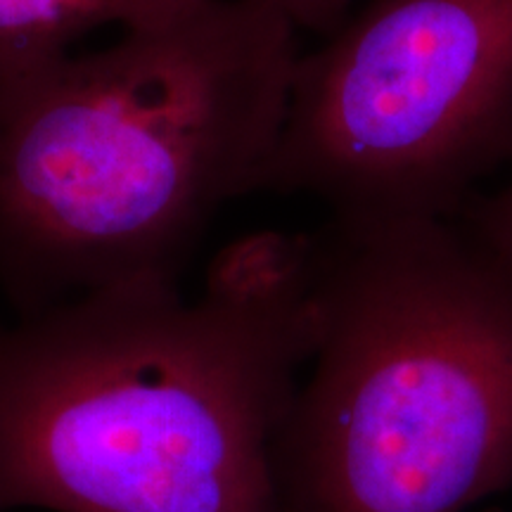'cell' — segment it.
Instances as JSON below:
<instances>
[{
	"mask_svg": "<svg viewBox=\"0 0 512 512\" xmlns=\"http://www.w3.org/2000/svg\"><path fill=\"white\" fill-rule=\"evenodd\" d=\"M313 349V235H247L176 280L0 323V512H280Z\"/></svg>",
	"mask_w": 512,
	"mask_h": 512,
	"instance_id": "1",
	"label": "cell"
},
{
	"mask_svg": "<svg viewBox=\"0 0 512 512\" xmlns=\"http://www.w3.org/2000/svg\"><path fill=\"white\" fill-rule=\"evenodd\" d=\"M297 27L204 0L0 86V290L19 316L176 280L216 211L264 188Z\"/></svg>",
	"mask_w": 512,
	"mask_h": 512,
	"instance_id": "2",
	"label": "cell"
},
{
	"mask_svg": "<svg viewBox=\"0 0 512 512\" xmlns=\"http://www.w3.org/2000/svg\"><path fill=\"white\" fill-rule=\"evenodd\" d=\"M280 512H463L512 482V268L458 216L313 235Z\"/></svg>",
	"mask_w": 512,
	"mask_h": 512,
	"instance_id": "3",
	"label": "cell"
},
{
	"mask_svg": "<svg viewBox=\"0 0 512 512\" xmlns=\"http://www.w3.org/2000/svg\"><path fill=\"white\" fill-rule=\"evenodd\" d=\"M512 164V0H368L299 55L264 188L332 219L456 216Z\"/></svg>",
	"mask_w": 512,
	"mask_h": 512,
	"instance_id": "4",
	"label": "cell"
},
{
	"mask_svg": "<svg viewBox=\"0 0 512 512\" xmlns=\"http://www.w3.org/2000/svg\"><path fill=\"white\" fill-rule=\"evenodd\" d=\"M204 0H0V86L72 55L105 24L136 31L169 22Z\"/></svg>",
	"mask_w": 512,
	"mask_h": 512,
	"instance_id": "5",
	"label": "cell"
},
{
	"mask_svg": "<svg viewBox=\"0 0 512 512\" xmlns=\"http://www.w3.org/2000/svg\"><path fill=\"white\" fill-rule=\"evenodd\" d=\"M456 216L491 254L512 268V178L496 192L472 197Z\"/></svg>",
	"mask_w": 512,
	"mask_h": 512,
	"instance_id": "6",
	"label": "cell"
},
{
	"mask_svg": "<svg viewBox=\"0 0 512 512\" xmlns=\"http://www.w3.org/2000/svg\"><path fill=\"white\" fill-rule=\"evenodd\" d=\"M351 0H280L297 29H313L332 34L344 22Z\"/></svg>",
	"mask_w": 512,
	"mask_h": 512,
	"instance_id": "7",
	"label": "cell"
}]
</instances>
